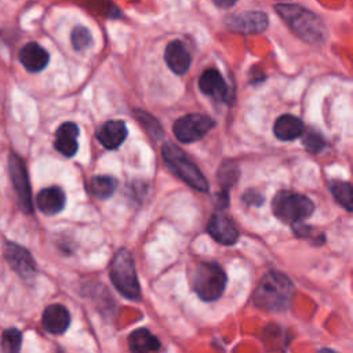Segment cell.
I'll list each match as a JSON object with an SVG mask.
<instances>
[{
  "label": "cell",
  "instance_id": "obj_2",
  "mask_svg": "<svg viewBox=\"0 0 353 353\" xmlns=\"http://www.w3.org/2000/svg\"><path fill=\"white\" fill-rule=\"evenodd\" d=\"M294 295V284L281 272L270 270L259 281L252 301L259 309L268 312H283L290 306Z\"/></svg>",
  "mask_w": 353,
  "mask_h": 353
},
{
  "label": "cell",
  "instance_id": "obj_25",
  "mask_svg": "<svg viewBox=\"0 0 353 353\" xmlns=\"http://www.w3.org/2000/svg\"><path fill=\"white\" fill-rule=\"evenodd\" d=\"M135 114H137L138 121L146 128L148 134L153 139H160L163 137V128H161L160 123L153 116H150L149 113H146L143 110H135Z\"/></svg>",
  "mask_w": 353,
  "mask_h": 353
},
{
  "label": "cell",
  "instance_id": "obj_15",
  "mask_svg": "<svg viewBox=\"0 0 353 353\" xmlns=\"http://www.w3.org/2000/svg\"><path fill=\"white\" fill-rule=\"evenodd\" d=\"M127 127L123 120H109L97 131V139L109 150L117 149L127 138Z\"/></svg>",
  "mask_w": 353,
  "mask_h": 353
},
{
  "label": "cell",
  "instance_id": "obj_30",
  "mask_svg": "<svg viewBox=\"0 0 353 353\" xmlns=\"http://www.w3.org/2000/svg\"><path fill=\"white\" fill-rule=\"evenodd\" d=\"M317 353H336V352H334V350H331V349L324 347V349H320Z\"/></svg>",
  "mask_w": 353,
  "mask_h": 353
},
{
  "label": "cell",
  "instance_id": "obj_19",
  "mask_svg": "<svg viewBox=\"0 0 353 353\" xmlns=\"http://www.w3.org/2000/svg\"><path fill=\"white\" fill-rule=\"evenodd\" d=\"M273 134L280 141H294L303 134V123L292 114H281L273 124Z\"/></svg>",
  "mask_w": 353,
  "mask_h": 353
},
{
  "label": "cell",
  "instance_id": "obj_17",
  "mask_svg": "<svg viewBox=\"0 0 353 353\" xmlns=\"http://www.w3.org/2000/svg\"><path fill=\"white\" fill-rule=\"evenodd\" d=\"M19 61L28 72L37 73L48 65L50 55L37 43H28L19 51Z\"/></svg>",
  "mask_w": 353,
  "mask_h": 353
},
{
  "label": "cell",
  "instance_id": "obj_6",
  "mask_svg": "<svg viewBox=\"0 0 353 353\" xmlns=\"http://www.w3.org/2000/svg\"><path fill=\"white\" fill-rule=\"evenodd\" d=\"M272 210L283 222L301 223L313 214L314 204L309 197L301 193L281 190L273 197Z\"/></svg>",
  "mask_w": 353,
  "mask_h": 353
},
{
  "label": "cell",
  "instance_id": "obj_26",
  "mask_svg": "<svg viewBox=\"0 0 353 353\" xmlns=\"http://www.w3.org/2000/svg\"><path fill=\"white\" fill-rule=\"evenodd\" d=\"M70 40H72V44H73L74 50H77V51H83V50H85L87 47H90L92 44L91 32L84 26H76L72 30Z\"/></svg>",
  "mask_w": 353,
  "mask_h": 353
},
{
  "label": "cell",
  "instance_id": "obj_29",
  "mask_svg": "<svg viewBox=\"0 0 353 353\" xmlns=\"http://www.w3.org/2000/svg\"><path fill=\"white\" fill-rule=\"evenodd\" d=\"M237 0H214V3L221 7V8H230L232 6L236 4Z\"/></svg>",
  "mask_w": 353,
  "mask_h": 353
},
{
  "label": "cell",
  "instance_id": "obj_24",
  "mask_svg": "<svg viewBox=\"0 0 353 353\" xmlns=\"http://www.w3.org/2000/svg\"><path fill=\"white\" fill-rule=\"evenodd\" d=\"M22 345V334L17 328H8L1 335V347L4 353H19Z\"/></svg>",
  "mask_w": 353,
  "mask_h": 353
},
{
  "label": "cell",
  "instance_id": "obj_3",
  "mask_svg": "<svg viewBox=\"0 0 353 353\" xmlns=\"http://www.w3.org/2000/svg\"><path fill=\"white\" fill-rule=\"evenodd\" d=\"M161 154L165 165L186 185L203 193L210 190L205 176L179 146L172 142H165L163 145Z\"/></svg>",
  "mask_w": 353,
  "mask_h": 353
},
{
  "label": "cell",
  "instance_id": "obj_22",
  "mask_svg": "<svg viewBox=\"0 0 353 353\" xmlns=\"http://www.w3.org/2000/svg\"><path fill=\"white\" fill-rule=\"evenodd\" d=\"M328 188L334 199L346 210H353V189L349 182L345 181H330Z\"/></svg>",
  "mask_w": 353,
  "mask_h": 353
},
{
  "label": "cell",
  "instance_id": "obj_20",
  "mask_svg": "<svg viewBox=\"0 0 353 353\" xmlns=\"http://www.w3.org/2000/svg\"><path fill=\"white\" fill-rule=\"evenodd\" d=\"M131 353H152L160 349V341L148 328H137L128 335Z\"/></svg>",
  "mask_w": 353,
  "mask_h": 353
},
{
  "label": "cell",
  "instance_id": "obj_8",
  "mask_svg": "<svg viewBox=\"0 0 353 353\" xmlns=\"http://www.w3.org/2000/svg\"><path fill=\"white\" fill-rule=\"evenodd\" d=\"M8 171L10 176L14 185V189L18 194L19 205L25 212H32L33 211V204H32V194H30V185H29V178H28V171L25 167V163L18 154H11L8 160Z\"/></svg>",
  "mask_w": 353,
  "mask_h": 353
},
{
  "label": "cell",
  "instance_id": "obj_23",
  "mask_svg": "<svg viewBox=\"0 0 353 353\" xmlns=\"http://www.w3.org/2000/svg\"><path fill=\"white\" fill-rule=\"evenodd\" d=\"M239 178V168L232 161H225L218 171V182L223 188V193H228V189L232 188Z\"/></svg>",
  "mask_w": 353,
  "mask_h": 353
},
{
  "label": "cell",
  "instance_id": "obj_18",
  "mask_svg": "<svg viewBox=\"0 0 353 353\" xmlns=\"http://www.w3.org/2000/svg\"><path fill=\"white\" fill-rule=\"evenodd\" d=\"M37 207L46 215H55L61 212L65 207L66 197L61 188L50 186L39 192L37 194Z\"/></svg>",
  "mask_w": 353,
  "mask_h": 353
},
{
  "label": "cell",
  "instance_id": "obj_12",
  "mask_svg": "<svg viewBox=\"0 0 353 353\" xmlns=\"http://www.w3.org/2000/svg\"><path fill=\"white\" fill-rule=\"evenodd\" d=\"M207 232L215 241L225 245H232L239 240V230L233 221L221 212L214 214L210 218Z\"/></svg>",
  "mask_w": 353,
  "mask_h": 353
},
{
  "label": "cell",
  "instance_id": "obj_9",
  "mask_svg": "<svg viewBox=\"0 0 353 353\" xmlns=\"http://www.w3.org/2000/svg\"><path fill=\"white\" fill-rule=\"evenodd\" d=\"M269 18L262 11H243L232 14L225 19L229 30L240 34H256L268 28Z\"/></svg>",
  "mask_w": 353,
  "mask_h": 353
},
{
  "label": "cell",
  "instance_id": "obj_1",
  "mask_svg": "<svg viewBox=\"0 0 353 353\" xmlns=\"http://www.w3.org/2000/svg\"><path fill=\"white\" fill-rule=\"evenodd\" d=\"M274 11L290 26V29L303 41L310 44H320L327 37V29L319 15L310 10L290 3H279Z\"/></svg>",
  "mask_w": 353,
  "mask_h": 353
},
{
  "label": "cell",
  "instance_id": "obj_14",
  "mask_svg": "<svg viewBox=\"0 0 353 353\" xmlns=\"http://www.w3.org/2000/svg\"><path fill=\"white\" fill-rule=\"evenodd\" d=\"M164 59L167 66L175 74H183L189 70L192 57L186 46L181 40H172L167 44L164 51Z\"/></svg>",
  "mask_w": 353,
  "mask_h": 353
},
{
  "label": "cell",
  "instance_id": "obj_10",
  "mask_svg": "<svg viewBox=\"0 0 353 353\" xmlns=\"http://www.w3.org/2000/svg\"><path fill=\"white\" fill-rule=\"evenodd\" d=\"M4 255L8 265L15 273L23 279L33 277L36 273V262L30 252L19 244L7 243L4 248Z\"/></svg>",
  "mask_w": 353,
  "mask_h": 353
},
{
  "label": "cell",
  "instance_id": "obj_13",
  "mask_svg": "<svg viewBox=\"0 0 353 353\" xmlns=\"http://www.w3.org/2000/svg\"><path fill=\"white\" fill-rule=\"evenodd\" d=\"M41 324L47 332L61 335L68 330L70 324V313L63 305H50L43 312Z\"/></svg>",
  "mask_w": 353,
  "mask_h": 353
},
{
  "label": "cell",
  "instance_id": "obj_11",
  "mask_svg": "<svg viewBox=\"0 0 353 353\" xmlns=\"http://www.w3.org/2000/svg\"><path fill=\"white\" fill-rule=\"evenodd\" d=\"M199 88L203 94L218 102H230V90L216 69H207L199 77Z\"/></svg>",
  "mask_w": 353,
  "mask_h": 353
},
{
  "label": "cell",
  "instance_id": "obj_16",
  "mask_svg": "<svg viewBox=\"0 0 353 353\" xmlns=\"http://www.w3.org/2000/svg\"><path fill=\"white\" fill-rule=\"evenodd\" d=\"M77 137H79V125L73 121L62 123L55 132L54 146L63 156L72 157L76 154L79 148Z\"/></svg>",
  "mask_w": 353,
  "mask_h": 353
},
{
  "label": "cell",
  "instance_id": "obj_4",
  "mask_svg": "<svg viewBox=\"0 0 353 353\" xmlns=\"http://www.w3.org/2000/svg\"><path fill=\"white\" fill-rule=\"evenodd\" d=\"M109 274L112 284L127 299H138L141 296L134 259L128 250L121 248L114 254L109 266Z\"/></svg>",
  "mask_w": 353,
  "mask_h": 353
},
{
  "label": "cell",
  "instance_id": "obj_28",
  "mask_svg": "<svg viewBox=\"0 0 353 353\" xmlns=\"http://www.w3.org/2000/svg\"><path fill=\"white\" fill-rule=\"evenodd\" d=\"M241 199H243L248 205H256V207H259V205L263 203V196H262L259 192L254 190V189L245 190V193L243 194Z\"/></svg>",
  "mask_w": 353,
  "mask_h": 353
},
{
  "label": "cell",
  "instance_id": "obj_27",
  "mask_svg": "<svg viewBox=\"0 0 353 353\" xmlns=\"http://www.w3.org/2000/svg\"><path fill=\"white\" fill-rule=\"evenodd\" d=\"M303 145H305L306 150H309L312 153H319L320 150H323L325 141L320 132H317L314 130H309L303 135Z\"/></svg>",
  "mask_w": 353,
  "mask_h": 353
},
{
  "label": "cell",
  "instance_id": "obj_5",
  "mask_svg": "<svg viewBox=\"0 0 353 353\" xmlns=\"http://www.w3.org/2000/svg\"><path fill=\"white\" fill-rule=\"evenodd\" d=\"M228 277L215 262H201L192 273L193 291L203 301H216L225 291Z\"/></svg>",
  "mask_w": 353,
  "mask_h": 353
},
{
  "label": "cell",
  "instance_id": "obj_21",
  "mask_svg": "<svg viewBox=\"0 0 353 353\" xmlns=\"http://www.w3.org/2000/svg\"><path fill=\"white\" fill-rule=\"evenodd\" d=\"M88 188L97 199L105 200L113 196L117 188V181L110 175H95L90 179Z\"/></svg>",
  "mask_w": 353,
  "mask_h": 353
},
{
  "label": "cell",
  "instance_id": "obj_7",
  "mask_svg": "<svg viewBox=\"0 0 353 353\" xmlns=\"http://www.w3.org/2000/svg\"><path fill=\"white\" fill-rule=\"evenodd\" d=\"M215 121L201 113H190L179 117L172 127L175 138L183 143H190L201 139L212 127Z\"/></svg>",
  "mask_w": 353,
  "mask_h": 353
}]
</instances>
